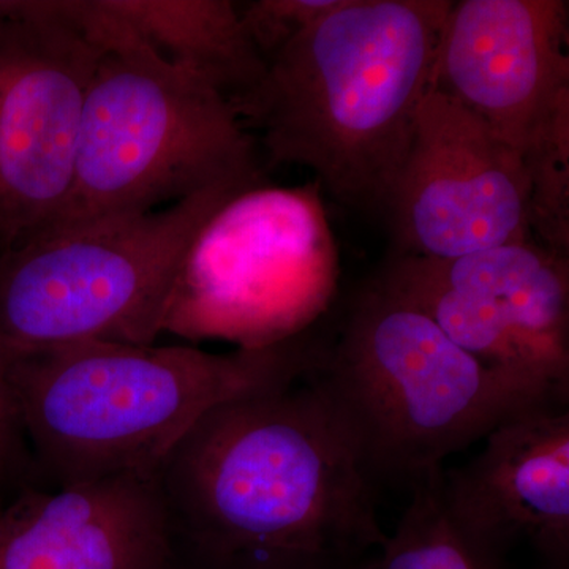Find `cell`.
<instances>
[{"instance_id": "1", "label": "cell", "mask_w": 569, "mask_h": 569, "mask_svg": "<svg viewBox=\"0 0 569 569\" xmlns=\"http://www.w3.org/2000/svg\"><path fill=\"white\" fill-rule=\"evenodd\" d=\"M153 479L173 537L200 548L356 563L387 541L380 485L307 377L213 407Z\"/></svg>"}, {"instance_id": "2", "label": "cell", "mask_w": 569, "mask_h": 569, "mask_svg": "<svg viewBox=\"0 0 569 569\" xmlns=\"http://www.w3.org/2000/svg\"><path fill=\"white\" fill-rule=\"evenodd\" d=\"M449 0H339L234 99L269 159L356 211L385 213L432 86Z\"/></svg>"}, {"instance_id": "3", "label": "cell", "mask_w": 569, "mask_h": 569, "mask_svg": "<svg viewBox=\"0 0 569 569\" xmlns=\"http://www.w3.org/2000/svg\"><path fill=\"white\" fill-rule=\"evenodd\" d=\"M323 339L312 329L271 346L209 353L193 347L81 342L6 359L33 470L51 488L153 477L213 407L306 378Z\"/></svg>"}, {"instance_id": "4", "label": "cell", "mask_w": 569, "mask_h": 569, "mask_svg": "<svg viewBox=\"0 0 569 569\" xmlns=\"http://www.w3.org/2000/svg\"><path fill=\"white\" fill-rule=\"evenodd\" d=\"M307 378L336 408L378 485L408 489L507 419L569 402L479 361L376 279L356 291Z\"/></svg>"}, {"instance_id": "5", "label": "cell", "mask_w": 569, "mask_h": 569, "mask_svg": "<svg viewBox=\"0 0 569 569\" xmlns=\"http://www.w3.org/2000/svg\"><path fill=\"white\" fill-rule=\"evenodd\" d=\"M97 44L103 54L86 97L69 200L48 227L264 181L257 142L223 93L157 59L108 14Z\"/></svg>"}, {"instance_id": "6", "label": "cell", "mask_w": 569, "mask_h": 569, "mask_svg": "<svg viewBox=\"0 0 569 569\" xmlns=\"http://www.w3.org/2000/svg\"><path fill=\"white\" fill-rule=\"evenodd\" d=\"M212 187L142 213L48 227L0 250V356L81 342L153 346L187 252L233 190Z\"/></svg>"}, {"instance_id": "7", "label": "cell", "mask_w": 569, "mask_h": 569, "mask_svg": "<svg viewBox=\"0 0 569 569\" xmlns=\"http://www.w3.org/2000/svg\"><path fill=\"white\" fill-rule=\"evenodd\" d=\"M339 254L321 187H239L193 239L167 329L239 348L301 335L335 298Z\"/></svg>"}, {"instance_id": "8", "label": "cell", "mask_w": 569, "mask_h": 569, "mask_svg": "<svg viewBox=\"0 0 569 569\" xmlns=\"http://www.w3.org/2000/svg\"><path fill=\"white\" fill-rule=\"evenodd\" d=\"M102 54L58 0H0V250L54 222L69 200Z\"/></svg>"}, {"instance_id": "9", "label": "cell", "mask_w": 569, "mask_h": 569, "mask_svg": "<svg viewBox=\"0 0 569 569\" xmlns=\"http://www.w3.org/2000/svg\"><path fill=\"white\" fill-rule=\"evenodd\" d=\"M395 254L452 260L530 241L522 153L430 88L387 211Z\"/></svg>"}, {"instance_id": "10", "label": "cell", "mask_w": 569, "mask_h": 569, "mask_svg": "<svg viewBox=\"0 0 569 569\" xmlns=\"http://www.w3.org/2000/svg\"><path fill=\"white\" fill-rule=\"evenodd\" d=\"M567 0L452 2L432 86L516 151L569 91Z\"/></svg>"}, {"instance_id": "11", "label": "cell", "mask_w": 569, "mask_h": 569, "mask_svg": "<svg viewBox=\"0 0 569 569\" xmlns=\"http://www.w3.org/2000/svg\"><path fill=\"white\" fill-rule=\"evenodd\" d=\"M413 258L438 283L460 347L569 399V260L531 239L452 260Z\"/></svg>"}, {"instance_id": "12", "label": "cell", "mask_w": 569, "mask_h": 569, "mask_svg": "<svg viewBox=\"0 0 569 569\" xmlns=\"http://www.w3.org/2000/svg\"><path fill=\"white\" fill-rule=\"evenodd\" d=\"M485 441L467 466L443 468L449 518L501 556L527 542L539 563L569 561V402L522 411Z\"/></svg>"}, {"instance_id": "13", "label": "cell", "mask_w": 569, "mask_h": 569, "mask_svg": "<svg viewBox=\"0 0 569 569\" xmlns=\"http://www.w3.org/2000/svg\"><path fill=\"white\" fill-rule=\"evenodd\" d=\"M173 542L153 477L31 486L0 516V569H167Z\"/></svg>"}, {"instance_id": "14", "label": "cell", "mask_w": 569, "mask_h": 569, "mask_svg": "<svg viewBox=\"0 0 569 569\" xmlns=\"http://www.w3.org/2000/svg\"><path fill=\"white\" fill-rule=\"evenodd\" d=\"M157 59L212 86L230 102L263 78L266 61L231 0H99Z\"/></svg>"}, {"instance_id": "15", "label": "cell", "mask_w": 569, "mask_h": 569, "mask_svg": "<svg viewBox=\"0 0 569 569\" xmlns=\"http://www.w3.org/2000/svg\"><path fill=\"white\" fill-rule=\"evenodd\" d=\"M443 468L411 486L410 503L396 530L361 561V569H507V557L449 518L441 498Z\"/></svg>"}, {"instance_id": "16", "label": "cell", "mask_w": 569, "mask_h": 569, "mask_svg": "<svg viewBox=\"0 0 569 569\" xmlns=\"http://www.w3.org/2000/svg\"><path fill=\"white\" fill-rule=\"evenodd\" d=\"M529 179L530 233L569 260V91L553 103L523 149Z\"/></svg>"}, {"instance_id": "17", "label": "cell", "mask_w": 569, "mask_h": 569, "mask_svg": "<svg viewBox=\"0 0 569 569\" xmlns=\"http://www.w3.org/2000/svg\"><path fill=\"white\" fill-rule=\"evenodd\" d=\"M339 0H254L239 7L242 24L264 61L329 13Z\"/></svg>"}, {"instance_id": "18", "label": "cell", "mask_w": 569, "mask_h": 569, "mask_svg": "<svg viewBox=\"0 0 569 569\" xmlns=\"http://www.w3.org/2000/svg\"><path fill=\"white\" fill-rule=\"evenodd\" d=\"M167 569H361V561L339 563L279 550H213L174 538Z\"/></svg>"}, {"instance_id": "19", "label": "cell", "mask_w": 569, "mask_h": 569, "mask_svg": "<svg viewBox=\"0 0 569 569\" xmlns=\"http://www.w3.org/2000/svg\"><path fill=\"white\" fill-rule=\"evenodd\" d=\"M31 471V452L22 436L6 365L0 356V489L6 482L22 481Z\"/></svg>"}, {"instance_id": "20", "label": "cell", "mask_w": 569, "mask_h": 569, "mask_svg": "<svg viewBox=\"0 0 569 569\" xmlns=\"http://www.w3.org/2000/svg\"><path fill=\"white\" fill-rule=\"evenodd\" d=\"M539 569H569V561H559V563H539Z\"/></svg>"}, {"instance_id": "21", "label": "cell", "mask_w": 569, "mask_h": 569, "mask_svg": "<svg viewBox=\"0 0 569 569\" xmlns=\"http://www.w3.org/2000/svg\"><path fill=\"white\" fill-rule=\"evenodd\" d=\"M3 508H6V503H3L2 496H0V516H2Z\"/></svg>"}]
</instances>
